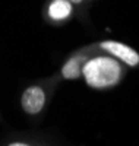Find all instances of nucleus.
<instances>
[{
	"mask_svg": "<svg viewBox=\"0 0 139 146\" xmlns=\"http://www.w3.org/2000/svg\"><path fill=\"white\" fill-rule=\"evenodd\" d=\"M126 75V66L103 51L97 53L85 63L82 78L90 88L97 91L117 86Z\"/></svg>",
	"mask_w": 139,
	"mask_h": 146,
	"instance_id": "f257e3e1",
	"label": "nucleus"
},
{
	"mask_svg": "<svg viewBox=\"0 0 139 146\" xmlns=\"http://www.w3.org/2000/svg\"><path fill=\"white\" fill-rule=\"evenodd\" d=\"M97 53H100V48L97 44L85 45V47L79 48V50H76L75 53H72L66 58V62L63 63V66L60 69V76L66 80H76V79L82 78V69H84L85 63Z\"/></svg>",
	"mask_w": 139,
	"mask_h": 146,
	"instance_id": "f03ea898",
	"label": "nucleus"
},
{
	"mask_svg": "<svg viewBox=\"0 0 139 146\" xmlns=\"http://www.w3.org/2000/svg\"><path fill=\"white\" fill-rule=\"evenodd\" d=\"M97 45L100 48V51L114 57L126 67H138L139 66V53L128 44L116 41V40H104V41L97 42Z\"/></svg>",
	"mask_w": 139,
	"mask_h": 146,
	"instance_id": "7ed1b4c3",
	"label": "nucleus"
},
{
	"mask_svg": "<svg viewBox=\"0 0 139 146\" xmlns=\"http://www.w3.org/2000/svg\"><path fill=\"white\" fill-rule=\"evenodd\" d=\"M47 104V91L41 85H31L22 92L21 105L22 110L29 115L40 114Z\"/></svg>",
	"mask_w": 139,
	"mask_h": 146,
	"instance_id": "20e7f679",
	"label": "nucleus"
},
{
	"mask_svg": "<svg viewBox=\"0 0 139 146\" xmlns=\"http://www.w3.org/2000/svg\"><path fill=\"white\" fill-rule=\"evenodd\" d=\"M45 12H47V18L51 22L61 23L73 16V5L69 0H51L47 5Z\"/></svg>",
	"mask_w": 139,
	"mask_h": 146,
	"instance_id": "39448f33",
	"label": "nucleus"
},
{
	"mask_svg": "<svg viewBox=\"0 0 139 146\" xmlns=\"http://www.w3.org/2000/svg\"><path fill=\"white\" fill-rule=\"evenodd\" d=\"M7 146H32V145L25 143V142H12V143H9Z\"/></svg>",
	"mask_w": 139,
	"mask_h": 146,
	"instance_id": "423d86ee",
	"label": "nucleus"
},
{
	"mask_svg": "<svg viewBox=\"0 0 139 146\" xmlns=\"http://www.w3.org/2000/svg\"><path fill=\"white\" fill-rule=\"evenodd\" d=\"M69 2H70L72 5H82L85 0H69Z\"/></svg>",
	"mask_w": 139,
	"mask_h": 146,
	"instance_id": "0eeeda50",
	"label": "nucleus"
}]
</instances>
